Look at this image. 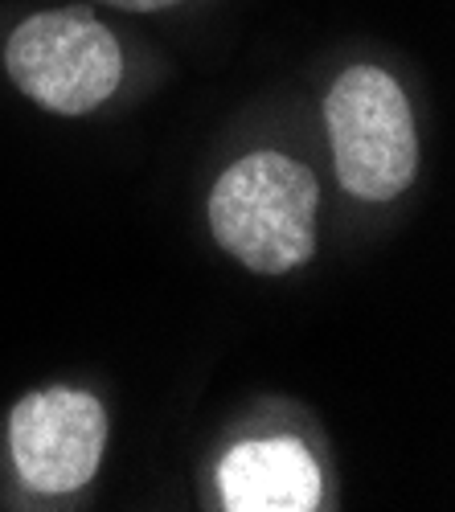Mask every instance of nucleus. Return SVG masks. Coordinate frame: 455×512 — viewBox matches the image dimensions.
I'll list each match as a JSON object with an SVG mask.
<instances>
[{"instance_id": "nucleus-3", "label": "nucleus", "mask_w": 455, "mask_h": 512, "mask_svg": "<svg viewBox=\"0 0 455 512\" xmlns=\"http://www.w3.org/2000/svg\"><path fill=\"white\" fill-rule=\"evenodd\" d=\"M13 87L54 115H87L123 82L115 33L87 9H46L25 17L5 41Z\"/></svg>"}, {"instance_id": "nucleus-1", "label": "nucleus", "mask_w": 455, "mask_h": 512, "mask_svg": "<svg viewBox=\"0 0 455 512\" xmlns=\"http://www.w3.org/2000/svg\"><path fill=\"white\" fill-rule=\"evenodd\" d=\"M320 181L287 152H246L210 189L214 242L255 275H287L316 254Z\"/></svg>"}, {"instance_id": "nucleus-5", "label": "nucleus", "mask_w": 455, "mask_h": 512, "mask_svg": "<svg viewBox=\"0 0 455 512\" xmlns=\"http://www.w3.org/2000/svg\"><path fill=\"white\" fill-rule=\"evenodd\" d=\"M230 512H312L320 508V467L300 439H246L218 472Z\"/></svg>"}, {"instance_id": "nucleus-2", "label": "nucleus", "mask_w": 455, "mask_h": 512, "mask_svg": "<svg viewBox=\"0 0 455 512\" xmlns=\"http://www.w3.org/2000/svg\"><path fill=\"white\" fill-rule=\"evenodd\" d=\"M337 181L349 197L382 205L419 173V132L398 78L378 66H349L324 99Z\"/></svg>"}, {"instance_id": "nucleus-4", "label": "nucleus", "mask_w": 455, "mask_h": 512, "mask_svg": "<svg viewBox=\"0 0 455 512\" xmlns=\"http://www.w3.org/2000/svg\"><path fill=\"white\" fill-rule=\"evenodd\" d=\"M107 410L87 390H37L13 406L9 455L25 488L41 496H70L87 488L103 463Z\"/></svg>"}, {"instance_id": "nucleus-6", "label": "nucleus", "mask_w": 455, "mask_h": 512, "mask_svg": "<svg viewBox=\"0 0 455 512\" xmlns=\"http://www.w3.org/2000/svg\"><path fill=\"white\" fill-rule=\"evenodd\" d=\"M111 9H123V13H160V9H173L181 0H103Z\"/></svg>"}]
</instances>
